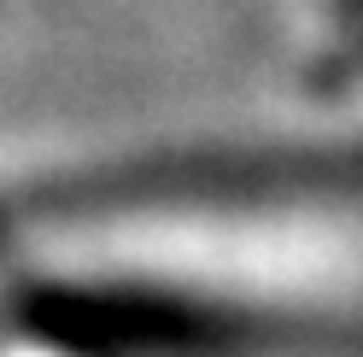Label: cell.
Instances as JSON below:
<instances>
[{
	"label": "cell",
	"mask_w": 363,
	"mask_h": 357,
	"mask_svg": "<svg viewBox=\"0 0 363 357\" xmlns=\"http://www.w3.org/2000/svg\"><path fill=\"white\" fill-rule=\"evenodd\" d=\"M363 12V0H340V18H357Z\"/></svg>",
	"instance_id": "obj_1"
}]
</instances>
